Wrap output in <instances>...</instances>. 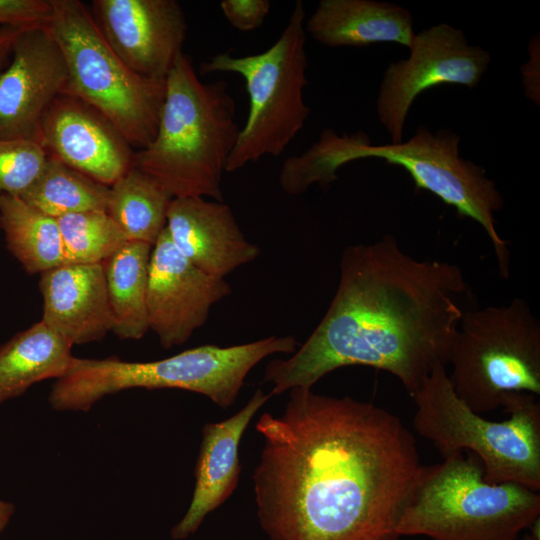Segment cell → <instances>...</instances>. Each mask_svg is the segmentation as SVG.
<instances>
[{
    "label": "cell",
    "instance_id": "14",
    "mask_svg": "<svg viewBox=\"0 0 540 540\" xmlns=\"http://www.w3.org/2000/svg\"><path fill=\"white\" fill-rule=\"evenodd\" d=\"M12 54L0 72V139L39 143L46 111L66 94L65 60L46 27L24 30Z\"/></svg>",
    "mask_w": 540,
    "mask_h": 540
},
{
    "label": "cell",
    "instance_id": "20",
    "mask_svg": "<svg viewBox=\"0 0 540 540\" xmlns=\"http://www.w3.org/2000/svg\"><path fill=\"white\" fill-rule=\"evenodd\" d=\"M72 344L40 320L0 346V403L69 370Z\"/></svg>",
    "mask_w": 540,
    "mask_h": 540
},
{
    "label": "cell",
    "instance_id": "7",
    "mask_svg": "<svg viewBox=\"0 0 540 540\" xmlns=\"http://www.w3.org/2000/svg\"><path fill=\"white\" fill-rule=\"evenodd\" d=\"M413 426L442 458L471 452L490 483L513 482L540 490V403L526 392L507 393L501 407L509 414L490 421L472 411L454 392L446 366H437L412 397Z\"/></svg>",
    "mask_w": 540,
    "mask_h": 540
},
{
    "label": "cell",
    "instance_id": "9",
    "mask_svg": "<svg viewBox=\"0 0 540 540\" xmlns=\"http://www.w3.org/2000/svg\"><path fill=\"white\" fill-rule=\"evenodd\" d=\"M50 3L52 16L46 28L67 67L65 95L95 109L131 147L145 148L156 135L165 81L146 79L131 71L111 49L82 2Z\"/></svg>",
    "mask_w": 540,
    "mask_h": 540
},
{
    "label": "cell",
    "instance_id": "5",
    "mask_svg": "<svg viewBox=\"0 0 540 540\" xmlns=\"http://www.w3.org/2000/svg\"><path fill=\"white\" fill-rule=\"evenodd\" d=\"M297 346L293 336H270L229 347L203 345L150 362L74 357L67 373L53 384L48 401L58 411H88L122 390L174 388L202 394L227 409L253 367L270 355L293 353Z\"/></svg>",
    "mask_w": 540,
    "mask_h": 540
},
{
    "label": "cell",
    "instance_id": "19",
    "mask_svg": "<svg viewBox=\"0 0 540 540\" xmlns=\"http://www.w3.org/2000/svg\"><path fill=\"white\" fill-rule=\"evenodd\" d=\"M305 31L328 47H364L413 42V18L405 8L374 0H321L305 20Z\"/></svg>",
    "mask_w": 540,
    "mask_h": 540
},
{
    "label": "cell",
    "instance_id": "3",
    "mask_svg": "<svg viewBox=\"0 0 540 540\" xmlns=\"http://www.w3.org/2000/svg\"><path fill=\"white\" fill-rule=\"evenodd\" d=\"M459 136L450 130L431 132L420 126L407 141L373 145L362 131L337 134L325 129L307 150L292 155L282 165L288 188L302 194L314 184L327 186L343 165L358 159L377 158L406 170L415 186L453 207L462 217L476 221L490 239L502 277L509 276L510 255L500 236L495 213L504 206L496 183L485 170L459 153Z\"/></svg>",
    "mask_w": 540,
    "mask_h": 540
},
{
    "label": "cell",
    "instance_id": "1",
    "mask_svg": "<svg viewBox=\"0 0 540 540\" xmlns=\"http://www.w3.org/2000/svg\"><path fill=\"white\" fill-rule=\"evenodd\" d=\"M256 423L257 516L270 540H398L421 471L402 420L375 404L292 388Z\"/></svg>",
    "mask_w": 540,
    "mask_h": 540
},
{
    "label": "cell",
    "instance_id": "2",
    "mask_svg": "<svg viewBox=\"0 0 540 540\" xmlns=\"http://www.w3.org/2000/svg\"><path fill=\"white\" fill-rule=\"evenodd\" d=\"M467 293L458 265L416 259L393 236L350 245L324 317L291 357L267 365L264 382L279 395L363 365L394 375L413 397L437 366L449 364Z\"/></svg>",
    "mask_w": 540,
    "mask_h": 540
},
{
    "label": "cell",
    "instance_id": "8",
    "mask_svg": "<svg viewBox=\"0 0 540 540\" xmlns=\"http://www.w3.org/2000/svg\"><path fill=\"white\" fill-rule=\"evenodd\" d=\"M305 17L304 4L297 1L278 39L265 51L247 56L218 53L201 63L203 75H240L249 95L247 120L226 172L265 156H280L304 127L310 114L304 100L308 84Z\"/></svg>",
    "mask_w": 540,
    "mask_h": 540
},
{
    "label": "cell",
    "instance_id": "26",
    "mask_svg": "<svg viewBox=\"0 0 540 540\" xmlns=\"http://www.w3.org/2000/svg\"><path fill=\"white\" fill-rule=\"evenodd\" d=\"M47 152L37 142L0 139V196H19L38 177Z\"/></svg>",
    "mask_w": 540,
    "mask_h": 540
},
{
    "label": "cell",
    "instance_id": "6",
    "mask_svg": "<svg viewBox=\"0 0 540 540\" xmlns=\"http://www.w3.org/2000/svg\"><path fill=\"white\" fill-rule=\"evenodd\" d=\"M423 465L397 533L431 540H520L540 515V494L518 483H490L471 452Z\"/></svg>",
    "mask_w": 540,
    "mask_h": 540
},
{
    "label": "cell",
    "instance_id": "27",
    "mask_svg": "<svg viewBox=\"0 0 540 540\" xmlns=\"http://www.w3.org/2000/svg\"><path fill=\"white\" fill-rule=\"evenodd\" d=\"M52 16L50 0H0V25L30 29L46 27Z\"/></svg>",
    "mask_w": 540,
    "mask_h": 540
},
{
    "label": "cell",
    "instance_id": "17",
    "mask_svg": "<svg viewBox=\"0 0 540 540\" xmlns=\"http://www.w3.org/2000/svg\"><path fill=\"white\" fill-rule=\"evenodd\" d=\"M271 396L259 389L233 416L203 426L192 500L185 515L171 529L173 540H184L193 535L205 517L221 506L236 489L241 472L239 444L242 435Z\"/></svg>",
    "mask_w": 540,
    "mask_h": 540
},
{
    "label": "cell",
    "instance_id": "4",
    "mask_svg": "<svg viewBox=\"0 0 540 540\" xmlns=\"http://www.w3.org/2000/svg\"><path fill=\"white\" fill-rule=\"evenodd\" d=\"M235 115L227 82H202L190 57L180 54L165 80L156 135L135 152L134 167L173 198L223 202L222 177L240 132Z\"/></svg>",
    "mask_w": 540,
    "mask_h": 540
},
{
    "label": "cell",
    "instance_id": "25",
    "mask_svg": "<svg viewBox=\"0 0 540 540\" xmlns=\"http://www.w3.org/2000/svg\"><path fill=\"white\" fill-rule=\"evenodd\" d=\"M56 219L67 264L104 263L128 241L106 211L78 212Z\"/></svg>",
    "mask_w": 540,
    "mask_h": 540
},
{
    "label": "cell",
    "instance_id": "30",
    "mask_svg": "<svg viewBox=\"0 0 540 540\" xmlns=\"http://www.w3.org/2000/svg\"><path fill=\"white\" fill-rule=\"evenodd\" d=\"M15 512L13 503L0 499V533L5 530Z\"/></svg>",
    "mask_w": 540,
    "mask_h": 540
},
{
    "label": "cell",
    "instance_id": "21",
    "mask_svg": "<svg viewBox=\"0 0 540 540\" xmlns=\"http://www.w3.org/2000/svg\"><path fill=\"white\" fill-rule=\"evenodd\" d=\"M152 247L127 241L104 262L112 332L121 339L138 340L149 330L147 286Z\"/></svg>",
    "mask_w": 540,
    "mask_h": 540
},
{
    "label": "cell",
    "instance_id": "18",
    "mask_svg": "<svg viewBox=\"0 0 540 540\" xmlns=\"http://www.w3.org/2000/svg\"><path fill=\"white\" fill-rule=\"evenodd\" d=\"M42 321L72 345L102 340L113 328L104 263L64 264L41 274Z\"/></svg>",
    "mask_w": 540,
    "mask_h": 540
},
{
    "label": "cell",
    "instance_id": "29",
    "mask_svg": "<svg viewBox=\"0 0 540 540\" xmlns=\"http://www.w3.org/2000/svg\"><path fill=\"white\" fill-rule=\"evenodd\" d=\"M26 29L15 27H0V69L4 60L12 52L13 45L19 35Z\"/></svg>",
    "mask_w": 540,
    "mask_h": 540
},
{
    "label": "cell",
    "instance_id": "28",
    "mask_svg": "<svg viewBox=\"0 0 540 540\" xmlns=\"http://www.w3.org/2000/svg\"><path fill=\"white\" fill-rule=\"evenodd\" d=\"M221 11L228 23L235 29L248 32L260 27L269 14L268 0H223Z\"/></svg>",
    "mask_w": 540,
    "mask_h": 540
},
{
    "label": "cell",
    "instance_id": "15",
    "mask_svg": "<svg viewBox=\"0 0 540 540\" xmlns=\"http://www.w3.org/2000/svg\"><path fill=\"white\" fill-rule=\"evenodd\" d=\"M39 143L47 154L108 187L134 167L135 152L117 129L70 95L57 97L46 111Z\"/></svg>",
    "mask_w": 540,
    "mask_h": 540
},
{
    "label": "cell",
    "instance_id": "11",
    "mask_svg": "<svg viewBox=\"0 0 540 540\" xmlns=\"http://www.w3.org/2000/svg\"><path fill=\"white\" fill-rule=\"evenodd\" d=\"M408 49L407 59L386 69L376 101L379 121L393 144L403 141L410 107L421 93L441 85L474 88L491 61L489 52L470 45L461 30L444 23L415 34Z\"/></svg>",
    "mask_w": 540,
    "mask_h": 540
},
{
    "label": "cell",
    "instance_id": "23",
    "mask_svg": "<svg viewBox=\"0 0 540 540\" xmlns=\"http://www.w3.org/2000/svg\"><path fill=\"white\" fill-rule=\"evenodd\" d=\"M172 199L160 183L133 167L109 186L105 211L128 241L153 246L166 227Z\"/></svg>",
    "mask_w": 540,
    "mask_h": 540
},
{
    "label": "cell",
    "instance_id": "16",
    "mask_svg": "<svg viewBox=\"0 0 540 540\" xmlns=\"http://www.w3.org/2000/svg\"><path fill=\"white\" fill-rule=\"evenodd\" d=\"M166 229L174 246L204 273L224 278L254 261L259 248L249 242L224 202L203 197L173 198Z\"/></svg>",
    "mask_w": 540,
    "mask_h": 540
},
{
    "label": "cell",
    "instance_id": "22",
    "mask_svg": "<svg viewBox=\"0 0 540 540\" xmlns=\"http://www.w3.org/2000/svg\"><path fill=\"white\" fill-rule=\"evenodd\" d=\"M0 229L8 250L28 273L42 274L67 264L57 219L19 196H0Z\"/></svg>",
    "mask_w": 540,
    "mask_h": 540
},
{
    "label": "cell",
    "instance_id": "10",
    "mask_svg": "<svg viewBox=\"0 0 540 540\" xmlns=\"http://www.w3.org/2000/svg\"><path fill=\"white\" fill-rule=\"evenodd\" d=\"M449 379L474 412L501 407L504 395H540V323L528 304L465 310L453 343Z\"/></svg>",
    "mask_w": 540,
    "mask_h": 540
},
{
    "label": "cell",
    "instance_id": "13",
    "mask_svg": "<svg viewBox=\"0 0 540 540\" xmlns=\"http://www.w3.org/2000/svg\"><path fill=\"white\" fill-rule=\"evenodd\" d=\"M93 17L111 49L143 78L165 81L183 53L187 23L175 0H94Z\"/></svg>",
    "mask_w": 540,
    "mask_h": 540
},
{
    "label": "cell",
    "instance_id": "31",
    "mask_svg": "<svg viewBox=\"0 0 540 540\" xmlns=\"http://www.w3.org/2000/svg\"><path fill=\"white\" fill-rule=\"evenodd\" d=\"M529 530L520 540H540L539 520Z\"/></svg>",
    "mask_w": 540,
    "mask_h": 540
},
{
    "label": "cell",
    "instance_id": "24",
    "mask_svg": "<svg viewBox=\"0 0 540 540\" xmlns=\"http://www.w3.org/2000/svg\"><path fill=\"white\" fill-rule=\"evenodd\" d=\"M109 187L69 167L53 155L19 197L53 218L86 211H105Z\"/></svg>",
    "mask_w": 540,
    "mask_h": 540
},
{
    "label": "cell",
    "instance_id": "12",
    "mask_svg": "<svg viewBox=\"0 0 540 540\" xmlns=\"http://www.w3.org/2000/svg\"><path fill=\"white\" fill-rule=\"evenodd\" d=\"M231 294L224 278L204 273L173 244L166 227L152 247L147 313L163 348L186 343L208 319L211 307Z\"/></svg>",
    "mask_w": 540,
    "mask_h": 540
}]
</instances>
